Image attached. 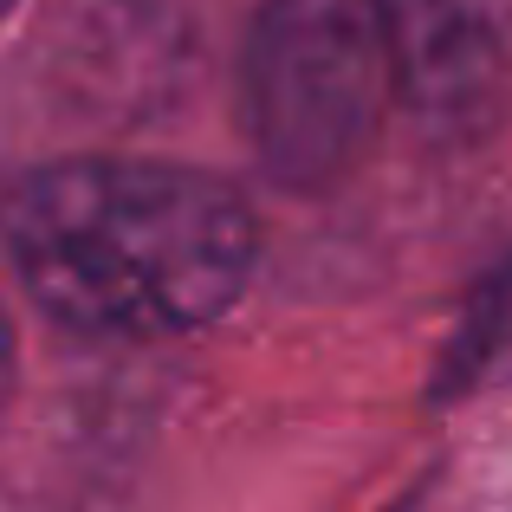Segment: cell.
Segmentation results:
<instances>
[{
    "label": "cell",
    "mask_w": 512,
    "mask_h": 512,
    "mask_svg": "<svg viewBox=\"0 0 512 512\" xmlns=\"http://www.w3.org/2000/svg\"><path fill=\"white\" fill-rule=\"evenodd\" d=\"M0 234L39 312L91 338L214 325L260 260V227L234 182L137 156L33 169L7 195Z\"/></svg>",
    "instance_id": "6da1fadb"
},
{
    "label": "cell",
    "mask_w": 512,
    "mask_h": 512,
    "mask_svg": "<svg viewBox=\"0 0 512 512\" xmlns=\"http://www.w3.org/2000/svg\"><path fill=\"white\" fill-rule=\"evenodd\" d=\"M389 52L363 0H260L240 65L247 137L292 188L331 182L376 130Z\"/></svg>",
    "instance_id": "7a4b0ae2"
},
{
    "label": "cell",
    "mask_w": 512,
    "mask_h": 512,
    "mask_svg": "<svg viewBox=\"0 0 512 512\" xmlns=\"http://www.w3.org/2000/svg\"><path fill=\"white\" fill-rule=\"evenodd\" d=\"M402 104L448 137H480L512 104V0H363Z\"/></svg>",
    "instance_id": "3957f363"
},
{
    "label": "cell",
    "mask_w": 512,
    "mask_h": 512,
    "mask_svg": "<svg viewBox=\"0 0 512 512\" xmlns=\"http://www.w3.org/2000/svg\"><path fill=\"white\" fill-rule=\"evenodd\" d=\"M7 363H13V338H7V312H0V389H7Z\"/></svg>",
    "instance_id": "277c9868"
},
{
    "label": "cell",
    "mask_w": 512,
    "mask_h": 512,
    "mask_svg": "<svg viewBox=\"0 0 512 512\" xmlns=\"http://www.w3.org/2000/svg\"><path fill=\"white\" fill-rule=\"evenodd\" d=\"M7 7H13V0H0V13H7Z\"/></svg>",
    "instance_id": "5b68a950"
}]
</instances>
